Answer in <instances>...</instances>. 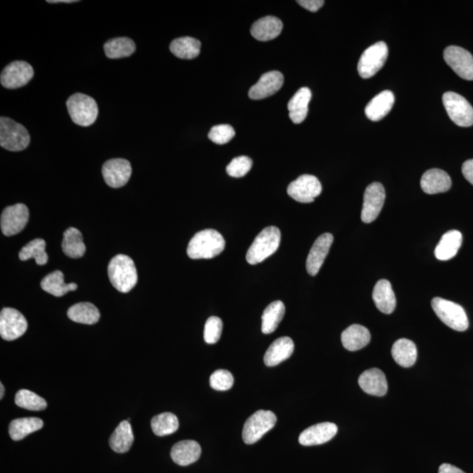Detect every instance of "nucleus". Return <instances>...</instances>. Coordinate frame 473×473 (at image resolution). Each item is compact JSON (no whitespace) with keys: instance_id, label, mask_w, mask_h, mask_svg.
Wrapping results in <instances>:
<instances>
[{"instance_id":"nucleus-36","label":"nucleus","mask_w":473,"mask_h":473,"mask_svg":"<svg viewBox=\"0 0 473 473\" xmlns=\"http://www.w3.org/2000/svg\"><path fill=\"white\" fill-rule=\"evenodd\" d=\"M70 320L83 324H95L100 318V312L95 305L80 303L73 305L68 310Z\"/></svg>"},{"instance_id":"nucleus-43","label":"nucleus","mask_w":473,"mask_h":473,"mask_svg":"<svg viewBox=\"0 0 473 473\" xmlns=\"http://www.w3.org/2000/svg\"><path fill=\"white\" fill-rule=\"evenodd\" d=\"M253 166V160L247 156L234 158L226 167V171L230 176L234 179H240L249 172Z\"/></svg>"},{"instance_id":"nucleus-11","label":"nucleus","mask_w":473,"mask_h":473,"mask_svg":"<svg viewBox=\"0 0 473 473\" xmlns=\"http://www.w3.org/2000/svg\"><path fill=\"white\" fill-rule=\"evenodd\" d=\"M28 329V322L21 312L5 308L0 313V335L3 340L13 341L21 338Z\"/></svg>"},{"instance_id":"nucleus-1","label":"nucleus","mask_w":473,"mask_h":473,"mask_svg":"<svg viewBox=\"0 0 473 473\" xmlns=\"http://www.w3.org/2000/svg\"><path fill=\"white\" fill-rule=\"evenodd\" d=\"M226 241L219 231L206 229L199 231L191 239L187 254L190 259H213L224 250Z\"/></svg>"},{"instance_id":"nucleus-37","label":"nucleus","mask_w":473,"mask_h":473,"mask_svg":"<svg viewBox=\"0 0 473 473\" xmlns=\"http://www.w3.org/2000/svg\"><path fill=\"white\" fill-rule=\"evenodd\" d=\"M286 308L281 301H275L264 310L261 331L264 334H271L276 330L283 320Z\"/></svg>"},{"instance_id":"nucleus-16","label":"nucleus","mask_w":473,"mask_h":473,"mask_svg":"<svg viewBox=\"0 0 473 473\" xmlns=\"http://www.w3.org/2000/svg\"><path fill=\"white\" fill-rule=\"evenodd\" d=\"M103 179L107 185L117 189L125 186L132 176V166L125 159H112L103 164Z\"/></svg>"},{"instance_id":"nucleus-38","label":"nucleus","mask_w":473,"mask_h":473,"mask_svg":"<svg viewBox=\"0 0 473 473\" xmlns=\"http://www.w3.org/2000/svg\"><path fill=\"white\" fill-rule=\"evenodd\" d=\"M103 49L108 58L119 59L132 56L135 51L136 46L133 40L126 37H120V38L110 40L103 46Z\"/></svg>"},{"instance_id":"nucleus-2","label":"nucleus","mask_w":473,"mask_h":473,"mask_svg":"<svg viewBox=\"0 0 473 473\" xmlns=\"http://www.w3.org/2000/svg\"><path fill=\"white\" fill-rule=\"evenodd\" d=\"M108 276L113 286L122 293H128L138 283L135 264L124 254L116 255L110 261Z\"/></svg>"},{"instance_id":"nucleus-47","label":"nucleus","mask_w":473,"mask_h":473,"mask_svg":"<svg viewBox=\"0 0 473 473\" xmlns=\"http://www.w3.org/2000/svg\"><path fill=\"white\" fill-rule=\"evenodd\" d=\"M462 173L465 179L473 185V159L466 160L462 166Z\"/></svg>"},{"instance_id":"nucleus-14","label":"nucleus","mask_w":473,"mask_h":473,"mask_svg":"<svg viewBox=\"0 0 473 473\" xmlns=\"http://www.w3.org/2000/svg\"><path fill=\"white\" fill-rule=\"evenodd\" d=\"M33 69L29 63L16 61L6 66L0 76V82L6 89H18L28 85L33 77Z\"/></svg>"},{"instance_id":"nucleus-44","label":"nucleus","mask_w":473,"mask_h":473,"mask_svg":"<svg viewBox=\"0 0 473 473\" xmlns=\"http://www.w3.org/2000/svg\"><path fill=\"white\" fill-rule=\"evenodd\" d=\"M234 379L229 371L217 370L210 378V387L217 391H227L233 387Z\"/></svg>"},{"instance_id":"nucleus-3","label":"nucleus","mask_w":473,"mask_h":473,"mask_svg":"<svg viewBox=\"0 0 473 473\" xmlns=\"http://www.w3.org/2000/svg\"><path fill=\"white\" fill-rule=\"evenodd\" d=\"M281 243V231L275 226L265 228L251 244L247 254V263L256 265L273 255Z\"/></svg>"},{"instance_id":"nucleus-12","label":"nucleus","mask_w":473,"mask_h":473,"mask_svg":"<svg viewBox=\"0 0 473 473\" xmlns=\"http://www.w3.org/2000/svg\"><path fill=\"white\" fill-rule=\"evenodd\" d=\"M445 61L461 78L472 81L473 56L471 53L457 46H449L444 53Z\"/></svg>"},{"instance_id":"nucleus-30","label":"nucleus","mask_w":473,"mask_h":473,"mask_svg":"<svg viewBox=\"0 0 473 473\" xmlns=\"http://www.w3.org/2000/svg\"><path fill=\"white\" fill-rule=\"evenodd\" d=\"M392 356L402 367H411L417 360V348L414 342L401 338L392 347Z\"/></svg>"},{"instance_id":"nucleus-50","label":"nucleus","mask_w":473,"mask_h":473,"mask_svg":"<svg viewBox=\"0 0 473 473\" xmlns=\"http://www.w3.org/2000/svg\"><path fill=\"white\" fill-rule=\"evenodd\" d=\"M4 392H5L4 385L0 383V398L2 399L3 397H4Z\"/></svg>"},{"instance_id":"nucleus-33","label":"nucleus","mask_w":473,"mask_h":473,"mask_svg":"<svg viewBox=\"0 0 473 473\" xmlns=\"http://www.w3.org/2000/svg\"><path fill=\"white\" fill-rule=\"evenodd\" d=\"M43 427L42 419L36 417L19 418L10 424L9 435L15 441H21L32 433Z\"/></svg>"},{"instance_id":"nucleus-7","label":"nucleus","mask_w":473,"mask_h":473,"mask_svg":"<svg viewBox=\"0 0 473 473\" xmlns=\"http://www.w3.org/2000/svg\"><path fill=\"white\" fill-rule=\"evenodd\" d=\"M277 417L272 411L259 410L247 419L244 425L242 438L247 445L260 440L267 432L276 424Z\"/></svg>"},{"instance_id":"nucleus-35","label":"nucleus","mask_w":473,"mask_h":473,"mask_svg":"<svg viewBox=\"0 0 473 473\" xmlns=\"http://www.w3.org/2000/svg\"><path fill=\"white\" fill-rule=\"evenodd\" d=\"M201 42L192 37H182L174 40L170 44V51L180 59L191 60L199 56Z\"/></svg>"},{"instance_id":"nucleus-27","label":"nucleus","mask_w":473,"mask_h":473,"mask_svg":"<svg viewBox=\"0 0 473 473\" xmlns=\"http://www.w3.org/2000/svg\"><path fill=\"white\" fill-rule=\"evenodd\" d=\"M342 344L348 351H355L367 347L371 340L370 332L360 324H352L341 335Z\"/></svg>"},{"instance_id":"nucleus-46","label":"nucleus","mask_w":473,"mask_h":473,"mask_svg":"<svg viewBox=\"0 0 473 473\" xmlns=\"http://www.w3.org/2000/svg\"><path fill=\"white\" fill-rule=\"evenodd\" d=\"M298 4L310 12H317L324 6V0H299Z\"/></svg>"},{"instance_id":"nucleus-15","label":"nucleus","mask_w":473,"mask_h":473,"mask_svg":"<svg viewBox=\"0 0 473 473\" xmlns=\"http://www.w3.org/2000/svg\"><path fill=\"white\" fill-rule=\"evenodd\" d=\"M385 199V189L381 183H374L367 188L361 213V219L364 223H372L377 219L383 208Z\"/></svg>"},{"instance_id":"nucleus-32","label":"nucleus","mask_w":473,"mask_h":473,"mask_svg":"<svg viewBox=\"0 0 473 473\" xmlns=\"http://www.w3.org/2000/svg\"><path fill=\"white\" fill-rule=\"evenodd\" d=\"M62 247L63 253L72 259L83 257L86 251L82 233L74 227L69 228L63 234Z\"/></svg>"},{"instance_id":"nucleus-9","label":"nucleus","mask_w":473,"mask_h":473,"mask_svg":"<svg viewBox=\"0 0 473 473\" xmlns=\"http://www.w3.org/2000/svg\"><path fill=\"white\" fill-rule=\"evenodd\" d=\"M388 56V49L384 42H379L365 49L358 62V72L362 78L374 76L384 66Z\"/></svg>"},{"instance_id":"nucleus-5","label":"nucleus","mask_w":473,"mask_h":473,"mask_svg":"<svg viewBox=\"0 0 473 473\" xmlns=\"http://www.w3.org/2000/svg\"><path fill=\"white\" fill-rule=\"evenodd\" d=\"M433 310L442 323L457 331H465L469 327L467 315L464 308L453 301L435 297L431 301Z\"/></svg>"},{"instance_id":"nucleus-48","label":"nucleus","mask_w":473,"mask_h":473,"mask_svg":"<svg viewBox=\"0 0 473 473\" xmlns=\"http://www.w3.org/2000/svg\"><path fill=\"white\" fill-rule=\"evenodd\" d=\"M439 473H465L462 470L449 464H442L439 468Z\"/></svg>"},{"instance_id":"nucleus-41","label":"nucleus","mask_w":473,"mask_h":473,"mask_svg":"<svg viewBox=\"0 0 473 473\" xmlns=\"http://www.w3.org/2000/svg\"><path fill=\"white\" fill-rule=\"evenodd\" d=\"M15 404L18 407L32 411H42L47 408V401L38 395L26 389H22L16 394Z\"/></svg>"},{"instance_id":"nucleus-4","label":"nucleus","mask_w":473,"mask_h":473,"mask_svg":"<svg viewBox=\"0 0 473 473\" xmlns=\"http://www.w3.org/2000/svg\"><path fill=\"white\" fill-rule=\"evenodd\" d=\"M67 108L72 122L81 126H92L99 115V107L92 97L76 93L67 100Z\"/></svg>"},{"instance_id":"nucleus-20","label":"nucleus","mask_w":473,"mask_h":473,"mask_svg":"<svg viewBox=\"0 0 473 473\" xmlns=\"http://www.w3.org/2000/svg\"><path fill=\"white\" fill-rule=\"evenodd\" d=\"M362 390L374 397H384L388 392V381L384 372L378 368L365 371L358 379Z\"/></svg>"},{"instance_id":"nucleus-25","label":"nucleus","mask_w":473,"mask_h":473,"mask_svg":"<svg viewBox=\"0 0 473 473\" xmlns=\"http://www.w3.org/2000/svg\"><path fill=\"white\" fill-rule=\"evenodd\" d=\"M294 345L288 337L278 338L267 349L264 356V362L267 367H275L290 358L293 354Z\"/></svg>"},{"instance_id":"nucleus-28","label":"nucleus","mask_w":473,"mask_h":473,"mask_svg":"<svg viewBox=\"0 0 473 473\" xmlns=\"http://www.w3.org/2000/svg\"><path fill=\"white\" fill-rule=\"evenodd\" d=\"M312 97L311 90L307 87L301 88L288 103L290 117L294 124H301L306 119L308 112V103Z\"/></svg>"},{"instance_id":"nucleus-42","label":"nucleus","mask_w":473,"mask_h":473,"mask_svg":"<svg viewBox=\"0 0 473 473\" xmlns=\"http://www.w3.org/2000/svg\"><path fill=\"white\" fill-rule=\"evenodd\" d=\"M223 331V322L217 317H210L204 326V338L207 344L213 345L220 340Z\"/></svg>"},{"instance_id":"nucleus-23","label":"nucleus","mask_w":473,"mask_h":473,"mask_svg":"<svg viewBox=\"0 0 473 473\" xmlns=\"http://www.w3.org/2000/svg\"><path fill=\"white\" fill-rule=\"evenodd\" d=\"M395 103V96L390 90H384L369 102L365 107V115L372 122H380L388 115Z\"/></svg>"},{"instance_id":"nucleus-18","label":"nucleus","mask_w":473,"mask_h":473,"mask_svg":"<svg viewBox=\"0 0 473 473\" xmlns=\"http://www.w3.org/2000/svg\"><path fill=\"white\" fill-rule=\"evenodd\" d=\"M284 83L283 74L279 72H270L263 74L256 85L249 90L251 99L260 100L267 99L279 92Z\"/></svg>"},{"instance_id":"nucleus-6","label":"nucleus","mask_w":473,"mask_h":473,"mask_svg":"<svg viewBox=\"0 0 473 473\" xmlns=\"http://www.w3.org/2000/svg\"><path fill=\"white\" fill-rule=\"evenodd\" d=\"M30 135L28 130L9 117L0 119V146L12 152H19L28 147Z\"/></svg>"},{"instance_id":"nucleus-31","label":"nucleus","mask_w":473,"mask_h":473,"mask_svg":"<svg viewBox=\"0 0 473 473\" xmlns=\"http://www.w3.org/2000/svg\"><path fill=\"white\" fill-rule=\"evenodd\" d=\"M41 287L47 293L56 297H63L70 291L77 290L76 283H65V275L59 270L53 272L43 278Z\"/></svg>"},{"instance_id":"nucleus-29","label":"nucleus","mask_w":473,"mask_h":473,"mask_svg":"<svg viewBox=\"0 0 473 473\" xmlns=\"http://www.w3.org/2000/svg\"><path fill=\"white\" fill-rule=\"evenodd\" d=\"M460 231L452 230L446 233L435 247V255L439 260H449L457 255L462 244Z\"/></svg>"},{"instance_id":"nucleus-10","label":"nucleus","mask_w":473,"mask_h":473,"mask_svg":"<svg viewBox=\"0 0 473 473\" xmlns=\"http://www.w3.org/2000/svg\"><path fill=\"white\" fill-rule=\"evenodd\" d=\"M288 196L297 202L308 204L314 202L315 197L322 192L320 180L311 174H303L292 182L288 187Z\"/></svg>"},{"instance_id":"nucleus-22","label":"nucleus","mask_w":473,"mask_h":473,"mask_svg":"<svg viewBox=\"0 0 473 473\" xmlns=\"http://www.w3.org/2000/svg\"><path fill=\"white\" fill-rule=\"evenodd\" d=\"M202 449L199 442L193 440H184L177 442L171 449V458L176 464L187 466L199 460Z\"/></svg>"},{"instance_id":"nucleus-34","label":"nucleus","mask_w":473,"mask_h":473,"mask_svg":"<svg viewBox=\"0 0 473 473\" xmlns=\"http://www.w3.org/2000/svg\"><path fill=\"white\" fill-rule=\"evenodd\" d=\"M133 440V433L129 422L123 421L113 433L110 446L117 453H126L132 447Z\"/></svg>"},{"instance_id":"nucleus-39","label":"nucleus","mask_w":473,"mask_h":473,"mask_svg":"<svg viewBox=\"0 0 473 473\" xmlns=\"http://www.w3.org/2000/svg\"><path fill=\"white\" fill-rule=\"evenodd\" d=\"M151 427H152L154 434L159 435V437L169 435L173 434L179 429V418L172 413H163V414L158 415L152 419Z\"/></svg>"},{"instance_id":"nucleus-21","label":"nucleus","mask_w":473,"mask_h":473,"mask_svg":"<svg viewBox=\"0 0 473 473\" xmlns=\"http://www.w3.org/2000/svg\"><path fill=\"white\" fill-rule=\"evenodd\" d=\"M421 187L425 193H444L451 189V179L444 170L433 169L426 171L421 180Z\"/></svg>"},{"instance_id":"nucleus-26","label":"nucleus","mask_w":473,"mask_h":473,"mask_svg":"<svg viewBox=\"0 0 473 473\" xmlns=\"http://www.w3.org/2000/svg\"><path fill=\"white\" fill-rule=\"evenodd\" d=\"M372 299L379 310L384 314H391L397 307V298L392 285L388 280L379 281L372 292Z\"/></svg>"},{"instance_id":"nucleus-45","label":"nucleus","mask_w":473,"mask_h":473,"mask_svg":"<svg viewBox=\"0 0 473 473\" xmlns=\"http://www.w3.org/2000/svg\"><path fill=\"white\" fill-rule=\"evenodd\" d=\"M235 136V131L233 126L229 125L215 126L210 129L209 139L217 145H224L230 142Z\"/></svg>"},{"instance_id":"nucleus-49","label":"nucleus","mask_w":473,"mask_h":473,"mask_svg":"<svg viewBox=\"0 0 473 473\" xmlns=\"http://www.w3.org/2000/svg\"><path fill=\"white\" fill-rule=\"evenodd\" d=\"M78 1H75V0H53V1H48V3H52V4H57V3H76Z\"/></svg>"},{"instance_id":"nucleus-24","label":"nucleus","mask_w":473,"mask_h":473,"mask_svg":"<svg viewBox=\"0 0 473 473\" xmlns=\"http://www.w3.org/2000/svg\"><path fill=\"white\" fill-rule=\"evenodd\" d=\"M283 24L280 19L274 16H267L254 23L251 28V35L260 42H268L279 36Z\"/></svg>"},{"instance_id":"nucleus-19","label":"nucleus","mask_w":473,"mask_h":473,"mask_svg":"<svg viewBox=\"0 0 473 473\" xmlns=\"http://www.w3.org/2000/svg\"><path fill=\"white\" fill-rule=\"evenodd\" d=\"M338 427L332 422H323L305 429L299 437V442L304 446L325 444L336 435Z\"/></svg>"},{"instance_id":"nucleus-40","label":"nucleus","mask_w":473,"mask_h":473,"mask_svg":"<svg viewBox=\"0 0 473 473\" xmlns=\"http://www.w3.org/2000/svg\"><path fill=\"white\" fill-rule=\"evenodd\" d=\"M19 260L25 261L35 259L40 266L48 263L49 257L46 253V242L42 239H35L22 248L19 254Z\"/></svg>"},{"instance_id":"nucleus-8","label":"nucleus","mask_w":473,"mask_h":473,"mask_svg":"<svg viewBox=\"0 0 473 473\" xmlns=\"http://www.w3.org/2000/svg\"><path fill=\"white\" fill-rule=\"evenodd\" d=\"M446 112L453 122L459 126L473 125V108L464 97L455 92H446L442 96Z\"/></svg>"},{"instance_id":"nucleus-13","label":"nucleus","mask_w":473,"mask_h":473,"mask_svg":"<svg viewBox=\"0 0 473 473\" xmlns=\"http://www.w3.org/2000/svg\"><path fill=\"white\" fill-rule=\"evenodd\" d=\"M29 219V210L23 204H17L3 210L0 226L3 234L13 236L24 229Z\"/></svg>"},{"instance_id":"nucleus-17","label":"nucleus","mask_w":473,"mask_h":473,"mask_svg":"<svg viewBox=\"0 0 473 473\" xmlns=\"http://www.w3.org/2000/svg\"><path fill=\"white\" fill-rule=\"evenodd\" d=\"M332 242H333V236L331 233L321 235L315 241L306 261L307 271L311 276H315L320 271L330 251Z\"/></svg>"}]
</instances>
